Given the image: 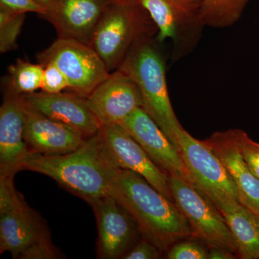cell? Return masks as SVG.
Returning <instances> with one entry per match:
<instances>
[{
  "label": "cell",
  "instance_id": "6da1fadb",
  "mask_svg": "<svg viewBox=\"0 0 259 259\" xmlns=\"http://www.w3.org/2000/svg\"><path fill=\"white\" fill-rule=\"evenodd\" d=\"M118 168L100 131L72 152L56 156L29 152L20 171L28 170L50 177L91 205L110 194Z\"/></svg>",
  "mask_w": 259,
  "mask_h": 259
},
{
  "label": "cell",
  "instance_id": "7a4b0ae2",
  "mask_svg": "<svg viewBox=\"0 0 259 259\" xmlns=\"http://www.w3.org/2000/svg\"><path fill=\"white\" fill-rule=\"evenodd\" d=\"M110 194L134 218L141 236L162 253L177 242L194 238L190 223L177 204L137 174L118 168Z\"/></svg>",
  "mask_w": 259,
  "mask_h": 259
},
{
  "label": "cell",
  "instance_id": "3957f363",
  "mask_svg": "<svg viewBox=\"0 0 259 259\" xmlns=\"http://www.w3.org/2000/svg\"><path fill=\"white\" fill-rule=\"evenodd\" d=\"M156 42L155 37L136 44L117 69L136 83L142 95L143 108L179 150L177 139L184 128L172 107L166 63Z\"/></svg>",
  "mask_w": 259,
  "mask_h": 259
},
{
  "label": "cell",
  "instance_id": "277c9868",
  "mask_svg": "<svg viewBox=\"0 0 259 259\" xmlns=\"http://www.w3.org/2000/svg\"><path fill=\"white\" fill-rule=\"evenodd\" d=\"M157 28L139 3H109L92 37L90 46L109 72L118 69L131 49L144 39L155 37Z\"/></svg>",
  "mask_w": 259,
  "mask_h": 259
},
{
  "label": "cell",
  "instance_id": "5b68a950",
  "mask_svg": "<svg viewBox=\"0 0 259 259\" xmlns=\"http://www.w3.org/2000/svg\"><path fill=\"white\" fill-rule=\"evenodd\" d=\"M15 176H0V253L19 259L24 251L51 238L41 218L15 189Z\"/></svg>",
  "mask_w": 259,
  "mask_h": 259
},
{
  "label": "cell",
  "instance_id": "8992f818",
  "mask_svg": "<svg viewBox=\"0 0 259 259\" xmlns=\"http://www.w3.org/2000/svg\"><path fill=\"white\" fill-rule=\"evenodd\" d=\"M157 28L158 42H172V59L189 55L198 45L206 25L200 0H139Z\"/></svg>",
  "mask_w": 259,
  "mask_h": 259
},
{
  "label": "cell",
  "instance_id": "52a82bcc",
  "mask_svg": "<svg viewBox=\"0 0 259 259\" xmlns=\"http://www.w3.org/2000/svg\"><path fill=\"white\" fill-rule=\"evenodd\" d=\"M170 187L175 204L190 223L194 238L209 248L228 250L238 256L234 237L217 206L197 186L169 175Z\"/></svg>",
  "mask_w": 259,
  "mask_h": 259
},
{
  "label": "cell",
  "instance_id": "ba28073f",
  "mask_svg": "<svg viewBox=\"0 0 259 259\" xmlns=\"http://www.w3.org/2000/svg\"><path fill=\"white\" fill-rule=\"evenodd\" d=\"M39 64H55L69 83L71 93L88 97L109 72L105 63L88 44L58 37L37 56Z\"/></svg>",
  "mask_w": 259,
  "mask_h": 259
},
{
  "label": "cell",
  "instance_id": "9c48e42d",
  "mask_svg": "<svg viewBox=\"0 0 259 259\" xmlns=\"http://www.w3.org/2000/svg\"><path fill=\"white\" fill-rule=\"evenodd\" d=\"M177 144L195 186L214 203L219 201L240 202L234 181L221 159L204 141L194 139L184 129L179 135Z\"/></svg>",
  "mask_w": 259,
  "mask_h": 259
},
{
  "label": "cell",
  "instance_id": "30bf717a",
  "mask_svg": "<svg viewBox=\"0 0 259 259\" xmlns=\"http://www.w3.org/2000/svg\"><path fill=\"white\" fill-rule=\"evenodd\" d=\"M91 206L98 228L97 258H123L141 236L134 218L111 194L98 199Z\"/></svg>",
  "mask_w": 259,
  "mask_h": 259
},
{
  "label": "cell",
  "instance_id": "8fae6325",
  "mask_svg": "<svg viewBox=\"0 0 259 259\" xmlns=\"http://www.w3.org/2000/svg\"><path fill=\"white\" fill-rule=\"evenodd\" d=\"M119 125L142 146L161 169L195 185L179 150L143 107L135 110Z\"/></svg>",
  "mask_w": 259,
  "mask_h": 259
},
{
  "label": "cell",
  "instance_id": "7c38bea8",
  "mask_svg": "<svg viewBox=\"0 0 259 259\" xmlns=\"http://www.w3.org/2000/svg\"><path fill=\"white\" fill-rule=\"evenodd\" d=\"M100 131L107 149L118 168L144 177L158 192L175 202L169 175L152 161L142 146L123 127L119 124L102 125Z\"/></svg>",
  "mask_w": 259,
  "mask_h": 259
},
{
  "label": "cell",
  "instance_id": "4fadbf2b",
  "mask_svg": "<svg viewBox=\"0 0 259 259\" xmlns=\"http://www.w3.org/2000/svg\"><path fill=\"white\" fill-rule=\"evenodd\" d=\"M87 99L102 125L120 124L135 110L143 107L139 87L120 69L110 72Z\"/></svg>",
  "mask_w": 259,
  "mask_h": 259
},
{
  "label": "cell",
  "instance_id": "5bb4252c",
  "mask_svg": "<svg viewBox=\"0 0 259 259\" xmlns=\"http://www.w3.org/2000/svg\"><path fill=\"white\" fill-rule=\"evenodd\" d=\"M108 0H51L42 18L54 27L59 37L90 45Z\"/></svg>",
  "mask_w": 259,
  "mask_h": 259
},
{
  "label": "cell",
  "instance_id": "9a60e30c",
  "mask_svg": "<svg viewBox=\"0 0 259 259\" xmlns=\"http://www.w3.org/2000/svg\"><path fill=\"white\" fill-rule=\"evenodd\" d=\"M25 102L24 139L30 152L65 154L77 149L86 139L76 130L44 115Z\"/></svg>",
  "mask_w": 259,
  "mask_h": 259
},
{
  "label": "cell",
  "instance_id": "2e32d148",
  "mask_svg": "<svg viewBox=\"0 0 259 259\" xmlns=\"http://www.w3.org/2000/svg\"><path fill=\"white\" fill-rule=\"evenodd\" d=\"M25 102L7 90L0 107V176H15L28 154L24 139Z\"/></svg>",
  "mask_w": 259,
  "mask_h": 259
},
{
  "label": "cell",
  "instance_id": "e0dca14e",
  "mask_svg": "<svg viewBox=\"0 0 259 259\" xmlns=\"http://www.w3.org/2000/svg\"><path fill=\"white\" fill-rule=\"evenodd\" d=\"M23 96L37 111L76 130L85 139L95 136L101 129V123L90 108L87 97L72 93L44 92Z\"/></svg>",
  "mask_w": 259,
  "mask_h": 259
},
{
  "label": "cell",
  "instance_id": "ac0fdd59",
  "mask_svg": "<svg viewBox=\"0 0 259 259\" xmlns=\"http://www.w3.org/2000/svg\"><path fill=\"white\" fill-rule=\"evenodd\" d=\"M204 142L217 155L234 181L240 202L259 214V179L243 159L233 129L214 133Z\"/></svg>",
  "mask_w": 259,
  "mask_h": 259
},
{
  "label": "cell",
  "instance_id": "d6986e66",
  "mask_svg": "<svg viewBox=\"0 0 259 259\" xmlns=\"http://www.w3.org/2000/svg\"><path fill=\"white\" fill-rule=\"evenodd\" d=\"M214 204L224 216L234 237L238 256L259 259V214L238 201H219Z\"/></svg>",
  "mask_w": 259,
  "mask_h": 259
},
{
  "label": "cell",
  "instance_id": "ffe728a7",
  "mask_svg": "<svg viewBox=\"0 0 259 259\" xmlns=\"http://www.w3.org/2000/svg\"><path fill=\"white\" fill-rule=\"evenodd\" d=\"M206 27L226 28L241 19L250 0H200Z\"/></svg>",
  "mask_w": 259,
  "mask_h": 259
},
{
  "label": "cell",
  "instance_id": "44dd1931",
  "mask_svg": "<svg viewBox=\"0 0 259 259\" xmlns=\"http://www.w3.org/2000/svg\"><path fill=\"white\" fill-rule=\"evenodd\" d=\"M8 90L18 95L36 93L41 89L44 66L18 59L8 69Z\"/></svg>",
  "mask_w": 259,
  "mask_h": 259
},
{
  "label": "cell",
  "instance_id": "7402d4cb",
  "mask_svg": "<svg viewBox=\"0 0 259 259\" xmlns=\"http://www.w3.org/2000/svg\"><path fill=\"white\" fill-rule=\"evenodd\" d=\"M25 13H17L0 8V52L5 54L18 48Z\"/></svg>",
  "mask_w": 259,
  "mask_h": 259
},
{
  "label": "cell",
  "instance_id": "603a6c76",
  "mask_svg": "<svg viewBox=\"0 0 259 259\" xmlns=\"http://www.w3.org/2000/svg\"><path fill=\"white\" fill-rule=\"evenodd\" d=\"M238 149L251 171L259 179V144L240 129H233Z\"/></svg>",
  "mask_w": 259,
  "mask_h": 259
},
{
  "label": "cell",
  "instance_id": "cb8c5ba5",
  "mask_svg": "<svg viewBox=\"0 0 259 259\" xmlns=\"http://www.w3.org/2000/svg\"><path fill=\"white\" fill-rule=\"evenodd\" d=\"M44 75L41 90L49 94L63 93L65 90H69V83L60 69L52 63L42 64Z\"/></svg>",
  "mask_w": 259,
  "mask_h": 259
},
{
  "label": "cell",
  "instance_id": "d4e9b609",
  "mask_svg": "<svg viewBox=\"0 0 259 259\" xmlns=\"http://www.w3.org/2000/svg\"><path fill=\"white\" fill-rule=\"evenodd\" d=\"M168 259H207L208 250L195 241H180L166 252Z\"/></svg>",
  "mask_w": 259,
  "mask_h": 259
},
{
  "label": "cell",
  "instance_id": "484cf974",
  "mask_svg": "<svg viewBox=\"0 0 259 259\" xmlns=\"http://www.w3.org/2000/svg\"><path fill=\"white\" fill-rule=\"evenodd\" d=\"M62 258L61 251L53 244L51 238L32 245L19 259H54Z\"/></svg>",
  "mask_w": 259,
  "mask_h": 259
},
{
  "label": "cell",
  "instance_id": "4316f807",
  "mask_svg": "<svg viewBox=\"0 0 259 259\" xmlns=\"http://www.w3.org/2000/svg\"><path fill=\"white\" fill-rule=\"evenodd\" d=\"M162 251L156 245L142 237V239L127 252L125 259H158L161 258Z\"/></svg>",
  "mask_w": 259,
  "mask_h": 259
},
{
  "label": "cell",
  "instance_id": "83f0119b",
  "mask_svg": "<svg viewBox=\"0 0 259 259\" xmlns=\"http://www.w3.org/2000/svg\"><path fill=\"white\" fill-rule=\"evenodd\" d=\"M0 8L17 13H37L40 16L47 12V9L35 0H0Z\"/></svg>",
  "mask_w": 259,
  "mask_h": 259
},
{
  "label": "cell",
  "instance_id": "f1b7e54d",
  "mask_svg": "<svg viewBox=\"0 0 259 259\" xmlns=\"http://www.w3.org/2000/svg\"><path fill=\"white\" fill-rule=\"evenodd\" d=\"M237 255L228 250L219 248H209V259H233L237 258Z\"/></svg>",
  "mask_w": 259,
  "mask_h": 259
},
{
  "label": "cell",
  "instance_id": "f546056e",
  "mask_svg": "<svg viewBox=\"0 0 259 259\" xmlns=\"http://www.w3.org/2000/svg\"><path fill=\"white\" fill-rule=\"evenodd\" d=\"M109 3L113 4H134L139 3V0H108Z\"/></svg>",
  "mask_w": 259,
  "mask_h": 259
},
{
  "label": "cell",
  "instance_id": "4dcf8cb0",
  "mask_svg": "<svg viewBox=\"0 0 259 259\" xmlns=\"http://www.w3.org/2000/svg\"><path fill=\"white\" fill-rule=\"evenodd\" d=\"M40 5H42L44 8L47 9L48 6H49V3H50L51 0H35Z\"/></svg>",
  "mask_w": 259,
  "mask_h": 259
}]
</instances>
